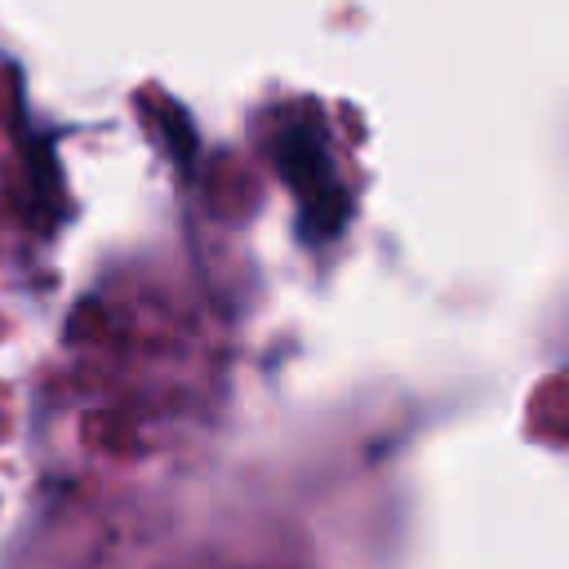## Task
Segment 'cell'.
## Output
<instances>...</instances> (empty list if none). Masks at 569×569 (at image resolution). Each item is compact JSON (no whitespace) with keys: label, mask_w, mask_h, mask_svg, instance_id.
<instances>
[{"label":"cell","mask_w":569,"mask_h":569,"mask_svg":"<svg viewBox=\"0 0 569 569\" xmlns=\"http://www.w3.org/2000/svg\"><path fill=\"white\" fill-rule=\"evenodd\" d=\"M271 160H276L284 187L298 196L302 236H307L311 244L333 240V236L347 227V218H351V191L342 187V178H338V169H333L325 129H320L311 116L289 120V124L276 133V142H271Z\"/></svg>","instance_id":"6da1fadb"}]
</instances>
